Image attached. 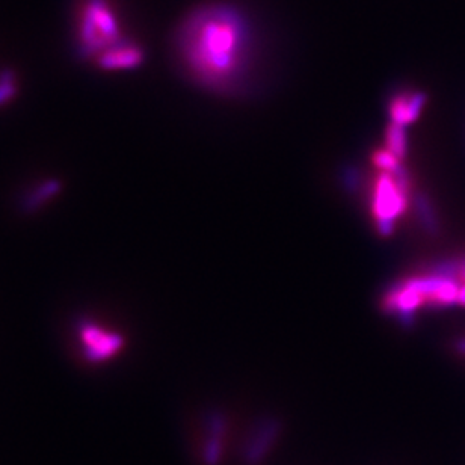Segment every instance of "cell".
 Returning a JSON list of instances; mask_svg holds the SVG:
<instances>
[{
    "mask_svg": "<svg viewBox=\"0 0 465 465\" xmlns=\"http://www.w3.org/2000/svg\"><path fill=\"white\" fill-rule=\"evenodd\" d=\"M144 61V50L138 44L132 41H126L121 46L108 51L95 64L104 71H123L136 69Z\"/></svg>",
    "mask_w": 465,
    "mask_h": 465,
    "instance_id": "cell-6",
    "label": "cell"
},
{
    "mask_svg": "<svg viewBox=\"0 0 465 465\" xmlns=\"http://www.w3.org/2000/svg\"><path fill=\"white\" fill-rule=\"evenodd\" d=\"M426 104V95L418 91H405L394 95L388 106V114L392 124L408 126L414 123L422 114Z\"/></svg>",
    "mask_w": 465,
    "mask_h": 465,
    "instance_id": "cell-5",
    "label": "cell"
},
{
    "mask_svg": "<svg viewBox=\"0 0 465 465\" xmlns=\"http://www.w3.org/2000/svg\"><path fill=\"white\" fill-rule=\"evenodd\" d=\"M385 141H387L385 148L388 152L396 154L399 159H402V157L407 154V134H405L402 126L390 123L385 133Z\"/></svg>",
    "mask_w": 465,
    "mask_h": 465,
    "instance_id": "cell-10",
    "label": "cell"
},
{
    "mask_svg": "<svg viewBox=\"0 0 465 465\" xmlns=\"http://www.w3.org/2000/svg\"><path fill=\"white\" fill-rule=\"evenodd\" d=\"M278 431L280 426L275 423H267L266 426L261 427L259 433L254 435V440L251 441L248 449H246L245 461L250 464H257V461H260L267 452V449L271 447L272 441L278 435Z\"/></svg>",
    "mask_w": 465,
    "mask_h": 465,
    "instance_id": "cell-7",
    "label": "cell"
},
{
    "mask_svg": "<svg viewBox=\"0 0 465 465\" xmlns=\"http://www.w3.org/2000/svg\"><path fill=\"white\" fill-rule=\"evenodd\" d=\"M61 191H62L61 180H58V178L44 180L40 186H36L35 189L25 198L23 208L27 210V212H35V210L43 207L51 198H55Z\"/></svg>",
    "mask_w": 465,
    "mask_h": 465,
    "instance_id": "cell-8",
    "label": "cell"
},
{
    "mask_svg": "<svg viewBox=\"0 0 465 465\" xmlns=\"http://www.w3.org/2000/svg\"><path fill=\"white\" fill-rule=\"evenodd\" d=\"M17 76L11 70H3L0 73V108L8 104L17 95Z\"/></svg>",
    "mask_w": 465,
    "mask_h": 465,
    "instance_id": "cell-11",
    "label": "cell"
},
{
    "mask_svg": "<svg viewBox=\"0 0 465 465\" xmlns=\"http://www.w3.org/2000/svg\"><path fill=\"white\" fill-rule=\"evenodd\" d=\"M222 429L224 425L221 422V418H213L212 420V433L206 442L204 447V462L207 465H216L221 460V437H222Z\"/></svg>",
    "mask_w": 465,
    "mask_h": 465,
    "instance_id": "cell-9",
    "label": "cell"
},
{
    "mask_svg": "<svg viewBox=\"0 0 465 465\" xmlns=\"http://www.w3.org/2000/svg\"><path fill=\"white\" fill-rule=\"evenodd\" d=\"M407 180L402 169L396 172H382L374 184L372 210L379 225V231L390 232L393 222L402 215L407 200Z\"/></svg>",
    "mask_w": 465,
    "mask_h": 465,
    "instance_id": "cell-3",
    "label": "cell"
},
{
    "mask_svg": "<svg viewBox=\"0 0 465 465\" xmlns=\"http://www.w3.org/2000/svg\"><path fill=\"white\" fill-rule=\"evenodd\" d=\"M76 40L79 53L93 61L129 41L124 38L118 14L109 0L82 2L78 12Z\"/></svg>",
    "mask_w": 465,
    "mask_h": 465,
    "instance_id": "cell-2",
    "label": "cell"
},
{
    "mask_svg": "<svg viewBox=\"0 0 465 465\" xmlns=\"http://www.w3.org/2000/svg\"><path fill=\"white\" fill-rule=\"evenodd\" d=\"M460 272H461V278L465 281V261H464V263L461 265V267H460Z\"/></svg>",
    "mask_w": 465,
    "mask_h": 465,
    "instance_id": "cell-13",
    "label": "cell"
},
{
    "mask_svg": "<svg viewBox=\"0 0 465 465\" xmlns=\"http://www.w3.org/2000/svg\"><path fill=\"white\" fill-rule=\"evenodd\" d=\"M176 49L187 73L208 88L235 86L250 59L246 20L227 5L195 10L178 26Z\"/></svg>",
    "mask_w": 465,
    "mask_h": 465,
    "instance_id": "cell-1",
    "label": "cell"
},
{
    "mask_svg": "<svg viewBox=\"0 0 465 465\" xmlns=\"http://www.w3.org/2000/svg\"><path fill=\"white\" fill-rule=\"evenodd\" d=\"M457 304L465 305V284L460 289V295H457Z\"/></svg>",
    "mask_w": 465,
    "mask_h": 465,
    "instance_id": "cell-12",
    "label": "cell"
},
{
    "mask_svg": "<svg viewBox=\"0 0 465 465\" xmlns=\"http://www.w3.org/2000/svg\"><path fill=\"white\" fill-rule=\"evenodd\" d=\"M79 337L84 357L88 363L93 364H100L114 358L124 346V337L121 334L108 331L89 320L79 325Z\"/></svg>",
    "mask_w": 465,
    "mask_h": 465,
    "instance_id": "cell-4",
    "label": "cell"
}]
</instances>
